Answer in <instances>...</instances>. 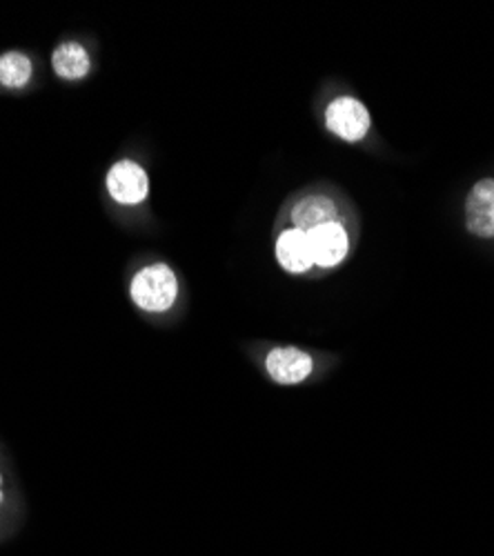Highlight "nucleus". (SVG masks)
Instances as JSON below:
<instances>
[{"label":"nucleus","mask_w":494,"mask_h":556,"mask_svg":"<svg viewBox=\"0 0 494 556\" xmlns=\"http://www.w3.org/2000/svg\"><path fill=\"white\" fill-rule=\"evenodd\" d=\"M129 294L137 307L145 312H167L178 296V278L169 265L154 263L131 278Z\"/></svg>","instance_id":"nucleus-1"},{"label":"nucleus","mask_w":494,"mask_h":556,"mask_svg":"<svg viewBox=\"0 0 494 556\" xmlns=\"http://www.w3.org/2000/svg\"><path fill=\"white\" fill-rule=\"evenodd\" d=\"M370 123L368 108L354 97H339L326 110L328 129L347 143L364 141L370 131Z\"/></svg>","instance_id":"nucleus-2"},{"label":"nucleus","mask_w":494,"mask_h":556,"mask_svg":"<svg viewBox=\"0 0 494 556\" xmlns=\"http://www.w3.org/2000/svg\"><path fill=\"white\" fill-rule=\"evenodd\" d=\"M107 192L121 205L143 203L150 192L145 169L134 161H118L107 174Z\"/></svg>","instance_id":"nucleus-3"},{"label":"nucleus","mask_w":494,"mask_h":556,"mask_svg":"<svg viewBox=\"0 0 494 556\" xmlns=\"http://www.w3.org/2000/svg\"><path fill=\"white\" fill-rule=\"evenodd\" d=\"M466 227L479 239H494V178L472 185L466 197Z\"/></svg>","instance_id":"nucleus-4"},{"label":"nucleus","mask_w":494,"mask_h":556,"mask_svg":"<svg viewBox=\"0 0 494 556\" xmlns=\"http://www.w3.org/2000/svg\"><path fill=\"white\" fill-rule=\"evenodd\" d=\"M265 369L279 386H299L312 375L314 361L299 348H275L265 358Z\"/></svg>","instance_id":"nucleus-5"},{"label":"nucleus","mask_w":494,"mask_h":556,"mask_svg":"<svg viewBox=\"0 0 494 556\" xmlns=\"http://www.w3.org/2000/svg\"><path fill=\"white\" fill-rule=\"evenodd\" d=\"M307 243L314 258V265L319 267H337L347 256V231L341 223L321 225L307 231Z\"/></svg>","instance_id":"nucleus-6"},{"label":"nucleus","mask_w":494,"mask_h":556,"mask_svg":"<svg viewBox=\"0 0 494 556\" xmlns=\"http://www.w3.org/2000/svg\"><path fill=\"white\" fill-rule=\"evenodd\" d=\"M277 261L290 274H303L314 265L305 231L296 227L281 231L277 239Z\"/></svg>","instance_id":"nucleus-7"},{"label":"nucleus","mask_w":494,"mask_h":556,"mask_svg":"<svg viewBox=\"0 0 494 556\" xmlns=\"http://www.w3.org/2000/svg\"><path fill=\"white\" fill-rule=\"evenodd\" d=\"M339 207L332 199L328 197H305L301 199L294 207H292V223L296 229L301 231H312L321 225H330V223H339Z\"/></svg>","instance_id":"nucleus-8"},{"label":"nucleus","mask_w":494,"mask_h":556,"mask_svg":"<svg viewBox=\"0 0 494 556\" xmlns=\"http://www.w3.org/2000/svg\"><path fill=\"white\" fill-rule=\"evenodd\" d=\"M54 72L65 80H78L89 72V54L80 42H63L52 54Z\"/></svg>","instance_id":"nucleus-9"},{"label":"nucleus","mask_w":494,"mask_h":556,"mask_svg":"<svg viewBox=\"0 0 494 556\" xmlns=\"http://www.w3.org/2000/svg\"><path fill=\"white\" fill-rule=\"evenodd\" d=\"M31 78V61L21 52H8L0 56V85L21 89Z\"/></svg>","instance_id":"nucleus-10"},{"label":"nucleus","mask_w":494,"mask_h":556,"mask_svg":"<svg viewBox=\"0 0 494 556\" xmlns=\"http://www.w3.org/2000/svg\"><path fill=\"white\" fill-rule=\"evenodd\" d=\"M5 505V481H3V472H0V509Z\"/></svg>","instance_id":"nucleus-11"}]
</instances>
